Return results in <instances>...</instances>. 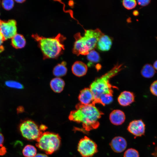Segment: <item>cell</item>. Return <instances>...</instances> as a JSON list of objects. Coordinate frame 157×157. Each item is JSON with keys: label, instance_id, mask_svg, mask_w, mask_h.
Returning a JSON list of instances; mask_svg holds the SVG:
<instances>
[{"label": "cell", "instance_id": "4dcf8cb0", "mask_svg": "<svg viewBox=\"0 0 157 157\" xmlns=\"http://www.w3.org/2000/svg\"><path fill=\"white\" fill-rule=\"evenodd\" d=\"M5 40L2 35L0 33V47L1 46V44Z\"/></svg>", "mask_w": 157, "mask_h": 157}, {"label": "cell", "instance_id": "7a4b0ae2", "mask_svg": "<svg viewBox=\"0 0 157 157\" xmlns=\"http://www.w3.org/2000/svg\"><path fill=\"white\" fill-rule=\"evenodd\" d=\"M75 108V110L70 113V120L81 123L84 130L87 132L98 128L99 119L104 114L95 106V104L85 105L80 103L76 105Z\"/></svg>", "mask_w": 157, "mask_h": 157}, {"label": "cell", "instance_id": "83f0119b", "mask_svg": "<svg viewBox=\"0 0 157 157\" xmlns=\"http://www.w3.org/2000/svg\"><path fill=\"white\" fill-rule=\"evenodd\" d=\"M4 140V137L3 135L0 132V149L5 147L3 146Z\"/></svg>", "mask_w": 157, "mask_h": 157}, {"label": "cell", "instance_id": "5bb4252c", "mask_svg": "<svg viewBox=\"0 0 157 157\" xmlns=\"http://www.w3.org/2000/svg\"><path fill=\"white\" fill-rule=\"evenodd\" d=\"M112 44V39L108 35L104 34L100 38L96 47L101 51H107L110 49Z\"/></svg>", "mask_w": 157, "mask_h": 157}, {"label": "cell", "instance_id": "8992f818", "mask_svg": "<svg viewBox=\"0 0 157 157\" xmlns=\"http://www.w3.org/2000/svg\"><path fill=\"white\" fill-rule=\"evenodd\" d=\"M104 34L99 28L88 29L85 31L83 36L81 35L79 38L83 46L90 51L96 47L98 41Z\"/></svg>", "mask_w": 157, "mask_h": 157}, {"label": "cell", "instance_id": "d6a6232c", "mask_svg": "<svg viewBox=\"0 0 157 157\" xmlns=\"http://www.w3.org/2000/svg\"><path fill=\"white\" fill-rule=\"evenodd\" d=\"M152 155L154 157H157V146L156 147L155 150Z\"/></svg>", "mask_w": 157, "mask_h": 157}, {"label": "cell", "instance_id": "44dd1931", "mask_svg": "<svg viewBox=\"0 0 157 157\" xmlns=\"http://www.w3.org/2000/svg\"><path fill=\"white\" fill-rule=\"evenodd\" d=\"M87 56V59L90 63H97L100 61L99 53L94 49L90 51Z\"/></svg>", "mask_w": 157, "mask_h": 157}, {"label": "cell", "instance_id": "f546056e", "mask_svg": "<svg viewBox=\"0 0 157 157\" xmlns=\"http://www.w3.org/2000/svg\"><path fill=\"white\" fill-rule=\"evenodd\" d=\"M34 157H48L45 154H37Z\"/></svg>", "mask_w": 157, "mask_h": 157}, {"label": "cell", "instance_id": "e575fe53", "mask_svg": "<svg viewBox=\"0 0 157 157\" xmlns=\"http://www.w3.org/2000/svg\"><path fill=\"white\" fill-rule=\"evenodd\" d=\"M15 1H16V2H17V3H23L24 1H25V0H15Z\"/></svg>", "mask_w": 157, "mask_h": 157}, {"label": "cell", "instance_id": "f1b7e54d", "mask_svg": "<svg viewBox=\"0 0 157 157\" xmlns=\"http://www.w3.org/2000/svg\"><path fill=\"white\" fill-rule=\"evenodd\" d=\"M17 111L18 114L22 113L24 111V109L22 106H19L17 109Z\"/></svg>", "mask_w": 157, "mask_h": 157}, {"label": "cell", "instance_id": "836d02e7", "mask_svg": "<svg viewBox=\"0 0 157 157\" xmlns=\"http://www.w3.org/2000/svg\"><path fill=\"white\" fill-rule=\"evenodd\" d=\"M155 69L157 70V60L153 64V66Z\"/></svg>", "mask_w": 157, "mask_h": 157}, {"label": "cell", "instance_id": "e0dca14e", "mask_svg": "<svg viewBox=\"0 0 157 157\" xmlns=\"http://www.w3.org/2000/svg\"><path fill=\"white\" fill-rule=\"evenodd\" d=\"M26 41L23 36L16 34L12 38L11 44L15 49H21L24 47Z\"/></svg>", "mask_w": 157, "mask_h": 157}, {"label": "cell", "instance_id": "30bf717a", "mask_svg": "<svg viewBox=\"0 0 157 157\" xmlns=\"http://www.w3.org/2000/svg\"><path fill=\"white\" fill-rule=\"evenodd\" d=\"M110 145L114 151L119 153L122 152L125 149L127 143L124 138L118 136L112 139Z\"/></svg>", "mask_w": 157, "mask_h": 157}, {"label": "cell", "instance_id": "8fae6325", "mask_svg": "<svg viewBox=\"0 0 157 157\" xmlns=\"http://www.w3.org/2000/svg\"><path fill=\"white\" fill-rule=\"evenodd\" d=\"M78 99L81 104L87 105L95 104L93 94L90 88H85L79 94Z\"/></svg>", "mask_w": 157, "mask_h": 157}, {"label": "cell", "instance_id": "277c9868", "mask_svg": "<svg viewBox=\"0 0 157 157\" xmlns=\"http://www.w3.org/2000/svg\"><path fill=\"white\" fill-rule=\"evenodd\" d=\"M36 141L38 148L47 154H51L59 148L61 138L58 134L47 131L43 132Z\"/></svg>", "mask_w": 157, "mask_h": 157}, {"label": "cell", "instance_id": "3957f363", "mask_svg": "<svg viewBox=\"0 0 157 157\" xmlns=\"http://www.w3.org/2000/svg\"><path fill=\"white\" fill-rule=\"evenodd\" d=\"M32 37L37 42L44 59L57 58L65 50L63 42L66 37L60 33L52 38H45L37 34H33Z\"/></svg>", "mask_w": 157, "mask_h": 157}, {"label": "cell", "instance_id": "7402d4cb", "mask_svg": "<svg viewBox=\"0 0 157 157\" xmlns=\"http://www.w3.org/2000/svg\"><path fill=\"white\" fill-rule=\"evenodd\" d=\"M5 84L7 87L11 88L18 89H23L24 88V86L22 84L14 81H7L5 82Z\"/></svg>", "mask_w": 157, "mask_h": 157}, {"label": "cell", "instance_id": "9c48e42d", "mask_svg": "<svg viewBox=\"0 0 157 157\" xmlns=\"http://www.w3.org/2000/svg\"><path fill=\"white\" fill-rule=\"evenodd\" d=\"M128 131L136 136H141L144 134L145 124L141 119L132 121L129 124Z\"/></svg>", "mask_w": 157, "mask_h": 157}, {"label": "cell", "instance_id": "ba28073f", "mask_svg": "<svg viewBox=\"0 0 157 157\" xmlns=\"http://www.w3.org/2000/svg\"><path fill=\"white\" fill-rule=\"evenodd\" d=\"M0 33L5 40L12 38L17 33L16 22L14 19L7 21L0 20Z\"/></svg>", "mask_w": 157, "mask_h": 157}, {"label": "cell", "instance_id": "8d00e7d4", "mask_svg": "<svg viewBox=\"0 0 157 157\" xmlns=\"http://www.w3.org/2000/svg\"></svg>", "mask_w": 157, "mask_h": 157}, {"label": "cell", "instance_id": "7c38bea8", "mask_svg": "<svg viewBox=\"0 0 157 157\" xmlns=\"http://www.w3.org/2000/svg\"><path fill=\"white\" fill-rule=\"evenodd\" d=\"M109 119L111 123L114 125H120L125 121V115L122 111L120 110H115L110 113Z\"/></svg>", "mask_w": 157, "mask_h": 157}, {"label": "cell", "instance_id": "484cf974", "mask_svg": "<svg viewBox=\"0 0 157 157\" xmlns=\"http://www.w3.org/2000/svg\"><path fill=\"white\" fill-rule=\"evenodd\" d=\"M150 89L152 94L157 96V80L155 81L151 84Z\"/></svg>", "mask_w": 157, "mask_h": 157}, {"label": "cell", "instance_id": "d6986e66", "mask_svg": "<svg viewBox=\"0 0 157 157\" xmlns=\"http://www.w3.org/2000/svg\"><path fill=\"white\" fill-rule=\"evenodd\" d=\"M156 71L154 67L149 64L145 65L141 71V74L142 76L147 78L153 77Z\"/></svg>", "mask_w": 157, "mask_h": 157}, {"label": "cell", "instance_id": "603a6c76", "mask_svg": "<svg viewBox=\"0 0 157 157\" xmlns=\"http://www.w3.org/2000/svg\"><path fill=\"white\" fill-rule=\"evenodd\" d=\"M122 3L124 7L128 10L134 8L137 5V2L135 0H124Z\"/></svg>", "mask_w": 157, "mask_h": 157}, {"label": "cell", "instance_id": "2e32d148", "mask_svg": "<svg viewBox=\"0 0 157 157\" xmlns=\"http://www.w3.org/2000/svg\"><path fill=\"white\" fill-rule=\"evenodd\" d=\"M65 85L64 81L59 77L53 78L50 83V86L52 90L56 93H60L63 90Z\"/></svg>", "mask_w": 157, "mask_h": 157}, {"label": "cell", "instance_id": "4fadbf2b", "mask_svg": "<svg viewBox=\"0 0 157 157\" xmlns=\"http://www.w3.org/2000/svg\"><path fill=\"white\" fill-rule=\"evenodd\" d=\"M135 96L133 93L124 91L119 95L117 100L119 104L123 106H127L134 101Z\"/></svg>", "mask_w": 157, "mask_h": 157}, {"label": "cell", "instance_id": "9a60e30c", "mask_svg": "<svg viewBox=\"0 0 157 157\" xmlns=\"http://www.w3.org/2000/svg\"><path fill=\"white\" fill-rule=\"evenodd\" d=\"M72 70L74 75L78 77H81L86 74L88 70V67L82 62L76 61L72 65Z\"/></svg>", "mask_w": 157, "mask_h": 157}, {"label": "cell", "instance_id": "cb8c5ba5", "mask_svg": "<svg viewBox=\"0 0 157 157\" xmlns=\"http://www.w3.org/2000/svg\"><path fill=\"white\" fill-rule=\"evenodd\" d=\"M124 157H139L138 151L133 148H129L125 151Z\"/></svg>", "mask_w": 157, "mask_h": 157}, {"label": "cell", "instance_id": "52a82bcc", "mask_svg": "<svg viewBox=\"0 0 157 157\" xmlns=\"http://www.w3.org/2000/svg\"><path fill=\"white\" fill-rule=\"evenodd\" d=\"M77 150L83 157H91L98 151L96 144L87 136L80 140Z\"/></svg>", "mask_w": 157, "mask_h": 157}, {"label": "cell", "instance_id": "ffe728a7", "mask_svg": "<svg viewBox=\"0 0 157 157\" xmlns=\"http://www.w3.org/2000/svg\"><path fill=\"white\" fill-rule=\"evenodd\" d=\"M22 154L25 157H34L37 154V150L33 146L30 144L25 146L22 150Z\"/></svg>", "mask_w": 157, "mask_h": 157}, {"label": "cell", "instance_id": "d590c367", "mask_svg": "<svg viewBox=\"0 0 157 157\" xmlns=\"http://www.w3.org/2000/svg\"><path fill=\"white\" fill-rule=\"evenodd\" d=\"M4 49V48L3 47L2 45H1L0 47V53L3 51Z\"/></svg>", "mask_w": 157, "mask_h": 157}, {"label": "cell", "instance_id": "d4e9b609", "mask_svg": "<svg viewBox=\"0 0 157 157\" xmlns=\"http://www.w3.org/2000/svg\"><path fill=\"white\" fill-rule=\"evenodd\" d=\"M2 5L4 9L9 10L13 7L14 1L12 0H3L2 1Z\"/></svg>", "mask_w": 157, "mask_h": 157}, {"label": "cell", "instance_id": "1f68e13d", "mask_svg": "<svg viewBox=\"0 0 157 157\" xmlns=\"http://www.w3.org/2000/svg\"><path fill=\"white\" fill-rule=\"evenodd\" d=\"M40 130L42 131H43L45 130L47 128V127L43 125H40Z\"/></svg>", "mask_w": 157, "mask_h": 157}, {"label": "cell", "instance_id": "6da1fadb", "mask_svg": "<svg viewBox=\"0 0 157 157\" xmlns=\"http://www.w3.org/2000/svg\"><path fill=\"white\" fill-rule=\"evenodd\" d=\"M122 65L117 64L110 71L96 78L90 84V89L94 97L95 104L103 106L108 104L113 101V87L110 83V79L123 69Z\"/></svg>", "mask_w": 157, "mask_h": 157}, {"label": "cell", "instance_id": "4316f807", "mask_svg": "<svg viewBox=\"0 0 157 157\" xmlns=\"http://www.w3.org/2000/svg\"><path fill=\"white\" fill-rule=\"evenodd\" d=\"M139 5L142 6H145L149 4L151 1L149 0H138L137 1Z\"/></svg>", "mask_w": 157, "mask_h": 157}, {"label": "cell", "instance_id": "5b68a950", "mask_svg": "<svg viewBox=\"0 0 157 157\" xmlns=\"http://www.w3.org/2000/svg\"><path fill=\"white\" fill-rule=\"evenodd\" d=\"M18 128L22 137L29 140H36L43 133L40 127L30 119L21 121Z\"/></svg>", "mask_w": 157, "mask_h": 157}, {"label": "cell", "instance_id": "ac0fdd59", "mask_svg": "<svg viewBox=\"0 0 157 157\" xmlns=\"http://www.w3.org/2000/svg\"><path fill=\"white\" fill-rule=\"evenodd\" d=\"M66 65V62L63 61L56 65L53 69V75L58 77L65 75L67 72Z\"/></svg>", "mask_w": 157, "mask_h": 157}]
</instances>
